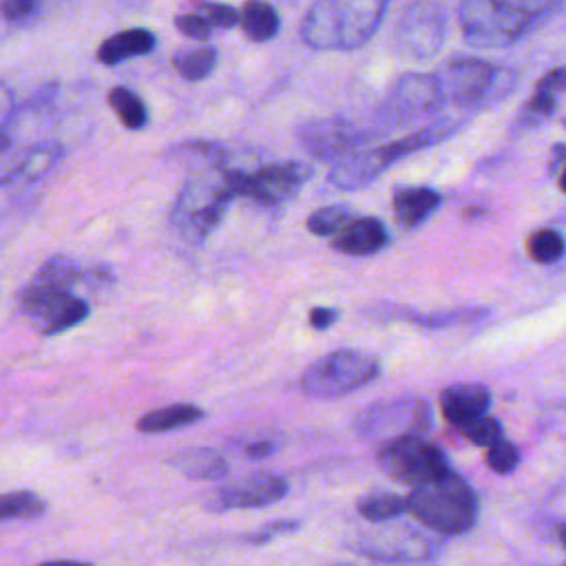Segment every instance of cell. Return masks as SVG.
Segmentation results:
<instances>
[{"label": "cell", "mask_w": 566, "mask_h": 566, "mask_svg": "<svg viewBox=\"0 0 566 566\" xmlns=\"http://www.w3.org/2000/svg\"><path fill=\"white\" fill-rule=\"evenodd\" d=\"M564 0H460L458 24L475 49L513 46L542 27Z\"/></svg>", "instance_id": "6da1fadb"}, {"label": "cell", "mask_w": 566, "mask_h": 566, "mask_svg": "<svg viewBox=\"0 0 566 566\" xmlns=\"http://www.w3.org/2000/svg\"><path fill=\"white\" fill-rule=\"evenodd\" d=\"M389 0H314L301 40L314 51H354L378 31Z\"/></svg>", "instance_id": "7a4b0ae2"}, {"label": "cell", "mask_w": 566, "mask_h": 566, "mask_svg": "<svg viewBox=\"0 0 566 566\" xmlns=\"http://www.w3.org/2000/svg\"><path fill=\"white\" fill-rule=\"evenodd\" d=\"M411 513L424 528L442 535H462L478 520V497L473 489L451 469L424 484L411 486L405 497Z\"/></svg>", "instance_id": "3957f363"}, {"label": "cell", "mask_w": 566, "mask_h": 566, "mask_svg": "<svg viewBox=\"0 0 566 566\" xmlns=\"http://www.w3.org/2000/svg\"><path fill=\"white\" fill-rule=\"evenodd\" d=\"M460 122L440 119L427 128H420L411 135H405L391 144L356 150L340 161H336L327 175L329 184L338 190H358L363 186H369L376 177H380L385 170H389L394 164H398L402 157L420 153L429 146H436L451 137L458 130Z\"/></svg>", "instance_id": "277c9868"}, {"label": "cell", "mask_w": 566, "mask_h": 566, "mask_svg": "<svg viewBox=\"0 0 566 566\" xmlns=\"http://www.w3.org/2000/svg\"><path fill=\"white\" fill-rule=\"evenodd\" d=\"M234 197L228 168L214 166V172L195 177L184 186L172 219L192 241H203L217 228Z\"/></svg>", "instance_id": "5b68a950"}, {"label": "cell", "mask_w": 566, "mask_h": 566, "mask_svg": "<svg viewBox=\"0 0 566 566\" xmlns=\"http://www.w3.org/2000/svg\"><path fill=\"white\" fill-rule=\"evenodd\" d=\"M380 374L378 360L360 349H336L312 363L301 376V389L318 400L343 398Z\"/></svg>", "instance_id": "8992f818"}, {"label": "cell", "mask_w": 566, "mask_h": 566, "mask_svg": "<svg viewBox=\"0 0 566 566\" xmlns=\"http://www.w3.org/2000/svg\"><path fill=\"white\" fill-rule=\"evenodd\" d=\"M433 424L431 405L418 396H394L376 400L356 413L354 431L374 442L405 436H427Z\"/></svg>", "instance_id": "52a82bcc"}, {"label": "cell", "mask_w": 566, "mask_h": 566, "mask_svg": "<svg viewBox=\"0 0 566 566\" xmlns=\"http://www.w3.org/2000/svg\"><path fill=\"white\" fill-rule=\"evenodd\" d=\"M438 80L444 102L451 99L460 106H478L491 97L506 95L515 84V73L480 57H458L444 66Z\"/></svg>", "instance_id": "ba28073f"}, {"label": "cell", "mask_w": 566, "mask_h": 566, "mask_svg": "<svg viewBox=\"0 0 566 566\" xmlns=\"http://www.w3.org/2000/svg\"><path fill=\"white\" fill-rule=\"evenodd\" d=\"M449 15L436 0L409 2L394 29V49L400 57L424 62L440 53L447 40Z\"/></svg>", "instance_id": "9c48e42d"}, {"label": "cell", "mask_w": 566, "mask_h": 566, "mask_svg": "<svg viewBox=\"0 0 566 566\" xmlns=\"http://www.w3.org/2000/svg\"><path fill=\"white\" fill-rule=\"evenodd\" d=\"M376 460L391 480L407 486L424 484L451 469L444 451L438 444L422 440V436H405L382 442Z\"/></svg>", "instance_id": "30bf717a"}, {"label": "cell", "mask_w": 566, "mask_h": 566, "mask_svg": "<svg viewBox=\"0 0 566 566\" xmlns=\"http://www.w3.org/2000/svg\"><path fill=\"white\" fill-rule=\"evenodd\" d=\"M444 104V93L438 75L429 73H405L387 91L380 108V130L402 126L416 117L429 115Z\"/></svg>", "instance_id": "8fae6325"}, {"label": "cell", "mask_w": 566, "mask_h": 566, "mask_svg": "<svg viewBox=\"0 0 566 566\" xmlns=\"http://www.w3.org/2000/svg\"><path fill=\"white\" fill-rule=\"evenodd\" d=\"M312 166L305 161L268 164L252 172L228 168V177L237 197L252 199L263 206H276L294 197L312 177Z\"/></svg>", "instance_id": "7c38bea8"}, {"label": "cell", "mask_w": 566, "mask_h": 566, "mask_svg": "<svg viewBox=\"0 0 566 566\" xmlns=\"http://www.w3.org/2000/svg\"><path fill=\"white\" fill-rule=\"evenodd\" d=\"M438 548L440 542L433 535L411 526H387V522L349 544V551L374 562H429L438 557Z\"/></svg>", "instance_id": "4fadbf2b"}, {"label": "cell", "mask_w": 566, "mask_h": 566, "mask_svg": "<svg viewBox=\"0 0 566 566\" xmlns=\"http://www.w3.org/2000/svg\"><path fill=\"white\" fill-rule=\"evenodd\" d=\"M20 305L22 312L33 321V327L44 336L60 334L80 325L91 312L88 303L73 292L40 290L31 285L24 287Z\"/></svg>", "instance_id": "5bb4252c"}, {"label": "cell", "mask_w": 566, "mask_h": 566, "mask_svg": "<svg viewBox=\"0 0 566 566\" xmlns=\"http://www.w3.org/2000/svg\"><path fill=\"white\" fill-rule=\"evenodd\" d=\"M296 137L307 155L336 164L343 157L360 150L371 135L345 117H323L298 126Z\"/></svg>", "instance_id": "9a60e30c"}, {"label": "cell", "mask_w": 566, "mask_h": 566, "mask_svg": "<svg viewBox=\"0 0 566 566\" xmlns=\"http://www.w3.org/2000/svg\"><path fill=\"white\" fill-rule=\"evenodd\" d=\"M287 495V482L274 473H252L241 480H232L210 491L206 509L230 511V509H261L281 502Z\"/></svg>", "instance_id": "2e32d148"}, {"label": "cell", "mask_w": 566, "mask_h": 566, "mask_svg": "<svg viewBox=\"0 0 566 566\" xmlns=\"http://www.w3.org/2000/svg\"><path fill=\"white\" fill-rule=\"evenodd\" d=\"M489 407L491 389L480 382H458L440 391V411L453 429L489 413Z\"/></svg>", "instance_id": "e0dca14e"}, {"label": "cell", "mask_w": 566, "mask_h": 566, "mask_svg": "<svg viewBox=\"0 0 566 566\" xmlns=\"http://www.w3.org/2000/svg\"><path fill=\"white\" fill-rule=\"evenodd\" d=\"M387 243H389L387 228L376 217H358V219L352 217L332 239V248L349 256L376 254Z\"/></svg>", "instance_id": "ac0fdd59"}, {"label": "cell", "mask_w": 566, "mask_h": 566, "mask_svg": "<svg viewBox=\"0 0 566 566\" xmlns=\"http://www.w3.org/2000/svg\"><path fill=\"white\" fill-rule=\"evenodd\" d=\"M155 33L142 27H133V29H124L111 38H106L99 46H97V62L106 64V66H115L119 62H126L130 57H139L146 55L155 49Z\"/></svg>", "instance_id": "d6986e66"}, {"label": "cell", "mask_w": 566, "mask_h": 566, "mask_svg": "<svg viewBox=\"0 0 566 566\" xmlns=\"http://www.w3.org/2000/svg\"><path fill=\"white\" fill-rule=\"evenodd\" d=\"M168 464L190 480H223L230 473L228 460L210 447H190L168 458Z\"/></svg>", "instance_id": "ffe728a7"}, {"label": "cell", "mask_w": 566, "mask_h": 566, "mask_svg": "<svg viewBox=\"0 0 566 566\" xmlns=\"http://www.w3.org/2000/svg\"><path fill=\"white\" fill-rule=\"evenodd\" d=\"M394 212L405 228L424 223L440 206V192L427 186H402L394 190Z\"/></svg>", "instance_id": "44dd1931"}, {"label": "cell", "mask_w": 566, "mask_h": 566, "mask_svg": "<svg viewBox=\"0 0 566 566\" xmlns=\"http://www.w3.org/2000/svg\"><path fill=\"white\" fill-rule=\"evenodd\" d=\"M566 91V69H553L548 71L535 86L531 99L526 102L524 111L517 117V124L522 128L528 126H537L542 124L546 117L553 115L555 106H557V97L559 93Z\"/></svg>", "instance_id": "7402d4cb"}, {"label": "cell", "mask_w": 566, "mask_h": 566, "mask_svg": "<svg viewBox=\"0 0 566 566\" xmlns=\"http://www.w3.org/2000/svg\"><path fill=\"white\" fill-rule=\"evenodd\" d=\"M203 418V409L197 405L188 402H175L166 405L161 409L148 411L137 420V431L139 433H166L175 429H184L188 424H195L197 420Z\"/></svg>", "instance_id": "603a6c76"}, {"label": "cell", "mask_w": 566, "mask_h": 566, "mask_svg": "<svg viewBox=\"0 0 566 566\" xmlns=\"http://www.w3.org/2000/svg\"><path fill=\"white\" fill-rule=\"evenodd\" d=\"M239 24L252 42H268L279 33L281 18L265 0H248L239 11Z\"/></svg>", "instance_id": "cb8c5ba5"}, {"label": "cell", "mask_w": 566, "mask_h": 566, "mask_svg": "<svg viewBox=\"0 0 566 566\" xmlns=\"http://www.w3.org/2000/svg\"><path fill=\"white\" fill-rule=\"evenodd\" d=\"M82 279V270L75 263V259L66 254H55L42 263V268L31 279V287L40 290H60V292H73L77 281Z\"/></svg>", "instance_id": "d4e9b609"}, {"label": "cell", "mask_w": 566, "mask_h": 566, "mask_svg": "<svg viewBox=\"0 0 566 566\" xmlns=\"http://www.w3.org/2000/svg\"><path fill=\"white\" fill-rule=\"evenodd\" d=\"M172 66L175 71L188 80V82H201L206 80L214 66H217V49L212 44H199V46H188L179 49L172 55Z\"/></svg>", "instance_id": "484cf974"}, {"label": "cell", "mask_w": 566, "mask_h": 566, "mask_svg": "<svg viewBox=\"0 0 566 566\" xmlns=\"http://www.w3.org/2000/svg\"><path fill=\"white\" fill-rule=\"evenodd\" d=\"M356 509L367 522L380 524V522H391L398 515H402L407 511V504H405V497H400L398 493L369 491L358 497Z\"/></svg>", "instance_id": "4316f807"}, {"label": "cell", "mask_w": 566, "mask_h": 566, "mask_svg": "<svg viewBox=\"0 0 566 566\" xmlns=\"http://www.w3.org/2000/svg\"><path fill=\"white\" fill-rule=\"evenodd\" d=\"M108 106L117 115V119L124 124L128 130H139L148 122L146 106L137 93H133L126 86H115L108 93Z\"/></svg>", "instance_id": "83f0119b"}, {"label": "cell", "mask_w": 566, "mask_h": 566, "mask_svg": "<svg viewBox=\"0 0 566 566\" xmlns=\"http://www.w3.org/2000/svg\"><path fill=\"white\" fill-rule=\"evenodd\" d=\"M46 511V502L33 491L0 493V522L9 520H35Z\"/></svg>", "instance_id": "f1b7e54d"}, {"label": "cell", "mask_w": 566, "mask_h": 566, "mask_svg": "<svg viewBox=\"0 0 566 566\" xmlns=\"http://www.w3.org/2000/svg\"><path fill=\"white\" fill-rule=\"evenodd\" d=\"M526 250H528V256L535 263L548 265V263H555L564 256L566 241H564L562 232H557L553 228H542V230H535L526 239Z\"/></svg>", "instance_id": "f546056e"}, {"label": "cell", "mask_w": 566, "mask_h": 566, "mask_svg": "<svg viewBox=\"0 0 566 566\" xmlns=\"http://www.w3.org/2000/svg\"><path fill=\"white\" fill-rule=\"evenodd\" d=\"M486 314H489L486 307H453V310H442V312H431V314H413L411 321L422 327H429V329H442V327L480 321Z\"/></svg>", "instance_id": "4dcf8cb0"}, {"label": "cell", "mask_w": 566, "mask_h": 566, "mask_svg": "<svg viewBox=\"0 0 566 566\" xmlns=\"http://www.w3.org/2000/svg\"><path fill=\"white\" fill-rule=\"evenodd\" d=\"M349 219H352V210L347 206L343 203L325 206V208H318L314 214H310L307 230L316 237H329V234H336Z\"/></svg>", "instance_id": "1f68e13d"}, {"label": "cell", "mask_w": 566, "mask_h": 566, "mask_svg": "<svg viewBox=\"0 0 566 566\" xmlns=\"http://www.w3.org/2000/svg\"><path fill=\"white\" fill-rule=\"evenodd\" d=\"M62 157V148L57 144H46V146H38L33 148L15 168V175L20 177H29L35 179L44 172H49L53 168V164Z\"/></svg>", "instance_id": "d6a6232c"}, {"label": "cell", "mask_w": 566, "mask_h": 566, "mask_svg": "<svg viewBox=\"0 0 566 566\" xmlns=\"http://www.w3.org/2000/svg\"><path fill=\"white\" fill-rule=\"evenodd\" d=\"M458 431H460L464 438H469L473 444H478V447H489V444H493L495 440L502 438V424H500V420L493 418V416H489V413H484V416H480V418H475V420L462 424Z\"/></svg>", "instance_id": "836d02e7"}, {"label": "cell", "mask_w": 566, "mask_h": 566, "mask_svg": "<svg viewBox=\"0 0 566 566\" xmlns=\"http://www.w3.org/2000/svg\"><path fill=\"white\" fill-rule=\"evenodd\" d=\"M517 462H520V451L513 442L504 440V436L486 447V464L493 473H500V475L513 473Z\"/></svg>", "instance_id": "e575fe53"}, {"label": "cell", "mask_w": 566, "mask_h": 566, "mask_svg": "<svg viewBox=\"0 0 566 566\" xmlns=\"http://www.w3.org/2000/svg\"><path fill=\"white\" fill-rule=\"evenodd\" d=\"M175 27L181 35L190 38V40H197V42H206L210 35H212V27L210 22L197 11V13H181L175 18Z\"/></svg>", "instance_id": "d590c367"}, {"label": "cell", "mask_w": 566, "mask_h": 566, "mask_svg": "<svg viewBox=\"0 0 566 566\" xmlns=\"http://www.w3.org/2000/svg\"><path fill=\"white\" fill-rule=\"evenodd\" d=\"M199 13L210 22L212 29H232L239 24V11L230 4H203Z\"/></svg>", "instance_id": "8d00e7d4"}, {"label": "cell", "mask_w": 566, "mask_h": 566, "mask_svg": "<svg viewBox=\"0 0 566 566\" xmlns=\"http://www.w3.org/2000/svg\"><path fill=\"white\" fill-rule=\"evenodd\" d=\"M38 11V0H0V15L7 22L24 24Z\"/></svg>", "instance_id": "74e56055"}, {"label": "cell", "mask_w": 566, "mask_h": 566, "mask_svg": "<svg viewBox=\"0 0 566 566\" xmlns=\"http://www.w3.org/2000/svg\"><path fill=\"white\" fill-rule=\"evenodd\" d=\"M298 526H301V522H296V520L270 522V524L261 526L256 533L248 535L245 542H248V544H265V542H270V539H274V537H279V535H290V533H294Z\"/></svg>", "instance_id": "f35d334b"}, {"label": "cell", "mask_w": 566, "mask_h": 566, "mask_svg": "<svg viewBox=\"0 0 566 566\" xmlns=\"http://www.w3.org/2000/svg\"><path fill=\"white\" fill-rule=\"evenodd\" d=\"M82 279L86 281V285H88L91 290H99V287H106V285H111V283L115 281V276H113V270H111L108 265H104V263L91 265L86 272H82Z\"/></svg>", "instance_id": "ab89813d"}, {"label": "cell", "mask_w": 566, "mask_h": 566, "mask_svg": "<svg viewBox=\"0 0 566 566\" xmlns=\"http://www.w3.org/2000/svg\"><path fill=\"white\" fill-rule=\"evenodd\" d=\"M276 442L274 438H256V440H250L243 444V453L252 460H261V458H268L276 451Z\"/></svg>", "instance_id": "60d3db41"}, {"label": "cell", "mask_w": 566, "mask_h": 566, "mask_svg": "<svg viewBox=\"0 0 566 566\" xmlns=\"http://www.w3.org/2000/svg\"><path fill=\"white\" fill-rule=\"evenodd\" d=\"M338 321V310L334 307H312L310 310V325L314 329H327Z\"/></svg>", "instance_id": "b9f144b4"}, {"label": "cell", "mask_w": 566, "mask_h": 566, "mask_svg": "<svg viewBox=\"0 0 566 566\" xmlns=\"http://www.w3.org/2000/svg\"><path fill=\"white\" fill-rule=\"evenodd\" d=\"M13 108H15V99H13V93L7 84L0 82V126L7 124L13 115Z\"/></svg>", "instance_id": "7bdbcfd3"}, {"label": "cell", "mask_w": 566, "mask_h": 566, "mask_svg": "<svg viewBox=\"0 0 566 566\" xmlns=\"http://www.w3.org/2000/svg\"><path fill=\"white\" fill-rule=\"evenodd\" d=\"M564 155H566V146L559 144V146H553V161H551V172H555L562 161H564Z\"/></svg>", "instance_id": "ee69618b"}, {"label": "cell", "mask_w": 566, "mask_h": 566, "mask_svg": "<svg viewBox=\"0 0 566 566\" xmlns=\"http://www.w3.org/2000/svg\"><path fill=\"white\" fill-rule=\"evenodd\" d=\"M9 146H11V139H9V135L0 128V153H4Z\"/></svg>", "instance_id": "f6af8a7d"}, {"label": "cell", "mask_w": 566, "mask_h": 566, "mask_svg": "<svg viewBox=\"0 0 566 566\" xmlns=\"http://www.w3.org/2000/svg\"><path fill=\"white\" fill-rule=\"evenodd\" d=\"M559 188H562V192L566 195V164H564V168H562V175H559Z\"/></svg>", "instance_id": "bcb514c9"}, {"label": "cell", "mask_w": 566, "mask_h": 566, "mask_svg": "<svg viewBox=\"0 0 566 566\" xmlns=\"http://www.w3.org/2000/svg\"><path fill=\"white\" fill-rule=\"evenodd\" d=\"M559 539H562V544H564V548H566V522L559 526Z\"/></svg>", "instance_id": "7dc6e473"}]
</instances>
